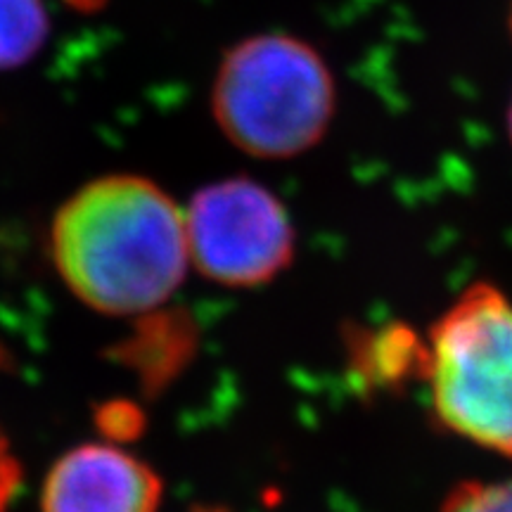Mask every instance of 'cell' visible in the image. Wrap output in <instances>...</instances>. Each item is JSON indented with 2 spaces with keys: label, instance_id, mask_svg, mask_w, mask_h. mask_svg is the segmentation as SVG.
Returning <instances> with one entry per match:
<instances>
[{
  "label": "cell",
  "instance_id": "cell-2",
  "mask_svg": "<svg viewBox=\"0 0 512 512\" xmlns=\"http://www.w3.org/2000/svg\"><path fill=\"white\" fill-rule=\"evenodd\" d=\"M337 88L318 50L287 34L240 41L211 86L221 133L256 159H292L323 140L335 119Z\"/></svg>",
  "mask_w": 512,
  "mask_h": 512
},
{
  "label": "cell",
  "instance_id": "cell-11",
  "mask_svg": "<svg viewBox=\"0 0 512 512\" xmlns=\"http://www.w3.org/2000/svg\"><path fill=\"white\" fill-rule=\"evenodd\" d=\"M508 133H510V143H512V102H510V110H508Z\"/></svg>",
  "mask_w": 512,
  "mask_h": 512
},
{
  "label": "cell",
  "instance_id": "cell-7",
  "mask_svg": "<svg viewBox=\"0 0 512 512\" xmlns=\"http://www.w3.org/2000/svg\"><path fill=\"white\" fill-rule=\"evenodd\" d=\"M48 34L50 17L43 0H0V72L34 60Z\"/></svg>",
  "mask_w": 512,
  "mask_h": 512
},
{
  "label": "cell",
  "instance_id": "cell-12",
  "mask_svg": "<svg viewBox=\"0 0 512 512\" xmlns=\"http://www.w3.org/2000/svg\"><path fill=\"white\" fill-rule=\"evenodd\" d=\"M510 31H512V12H510Z\"/></svg>",
  "mask_w": 512,
  "mask_h": 512
},
{
  "label": "cell",
  "instance_id": "cell-4",
  "mask_svg": "<svg viewBox=\"0 0 512 512\" xmlns=\"http://www.w3.org/2000/svg\"><path fill=\"white\" fill-rule=\"evenodd\" d=\"M190 266L221 287L273 283L292 266L297 230L290 211L252 178L211 183L185 211Z\"/></svg>",
  "mask_w": 512,
  "mask_h": 512
},
{
  "label": "cell",
  "instance_id": "cell-10",
  "mask_svg": "<svg viewBox=\"0 0 512 512\" xmlns=\"http://www.w3.org/2000/svg\"><path fill=\"white\" fill-rule=\"evenodd\" d=\"M190 512H233L228 508H223V505H214V503H202V505H195Z\"/></svg>",
  "mask_w": 512,
  "mask_h": 512
},
{
  "label": "cell",
  "instance_id": "cell-6",
  "mask_svg": "<svg viewBox=\"0 0 512 512\" xmlns=\"http://www.w3.org/2000/svg\"><path fill=\"white\" fill-rule=\"evenodd\" d=\"M349 373L361 394H396L411 382H422L427 347L411 325L387 323L380 328L347 332Z\"/></svg>",
  "mask_w": 512,
  "mask_h": 512
},
{
  "label": "cell",
  "instance_id": "cell-5",
  "mask_svg": "<svg viewBox=\"0 0 512 512\" xmlns=\"http://www.w3.org/2000/svg\"><path fill=\"white\" fill-rule=\"evenodd\" d=\"M162 477L119 446L81 444L50 467L41 512H159Z\"/></svg>",
  "mask_w": 512,
  "mask_h": 512
},
{
  "label": "cell",
  "instance_id": "cell-8",
  "mask_svg": "<svg viewBox=\"0 0 512 512\" xmlns=\"http://www.w3.org/2000/svg\"><path fill=\"white\" fill-rule=\"evenodd\" d=\"M439 512H512V477L496 482L465 479L448 491Z\"/></svg>",
  "mask_w": 512,
  "mask_h": 512
},
{
  "label": "cell",
  "instance_id": "cell-1",
  "mask_svg": "<svg viewBox=\"0 0 512 512\" xmlns=\"http://www.w3.org/2000/svg\"><path fill=\"white\" fill-rule=\"evenodd\" d=\"M50 256L79 302L105 316H138L169 302L183 283L185 214L150 178H95L57 209Z\"/></svg>",
  "mask_w": 512,
  "mask_h": 512
},
{
  "label": "cell",
  "instance_id": "cell-3",
  "mask_svg": "<svg viewBox=\"0 0 512 512\" xmlns=\"http://www.w3.org/2000/svg\"><path fill=\"white\" fill-rule=\"evenodd\" d=\"M432 418L444 432L512 458V302L477 280L425 335Z\"/></svg>",
  "mask_w": 512,
  "mask_h": 512
},
{
  "label": "cell",
  "instance_id": "cell-9",
  "mask_svg": "<svg viewBox=\"0 0 512 512\" xmlns=\"http://www.w3.org/2000/svg\"><path fill=\"white\" fill-rule=\"evenodd\" d=\"M22 484V467L8 437L0 430V512H8Z\"/></svg>",
  "mask_w": 512,
  "mask_h": 512
}]
</instances>
